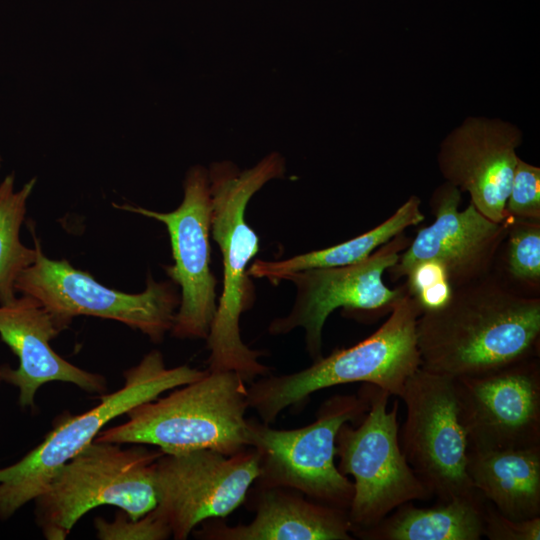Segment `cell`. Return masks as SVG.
<instances>
[{
	"label": "cell",
	"mask_w": 540,
	"mask_h": 540,
	"mask_svg": "<svg viewBox=\"0 0 540 540\" xmlns=\"http://www.w3.org/2000/svg\"><path fill=\"white\" fill-rule=\"evenodd\" d=\"M467 454L470 481L500 513L515 520L540 516V445L468 448Z\"/></svg>",
	"instance_id": "d6986e66"
},
{
	"label": "cell",
	"mask_w": 540,
	"mask_h": 540,
	"mask_svg": "<svg viewBox=\"0 0 540 540\" xmlns=\"http://www.w3.org/2000/svg\"><path fill=\"white\" fill-rule=\"evenodd\" d=\"M508 218L491 273L520 294L540 297V221Z\"/></svg>",
	"instance_id": "603a6c76"
},
{
	"label": "cell",
	"mask_w": 540,
	"mask_h": 540,
	"mask_svg": "<svg viewBox=\"0 0 540 540\" xmlns=\"http://www.w3.org/2000/svg\"><path fill=\"white\" fill-rule=\"evenodd\" d=\"M485 502L454 498L424 508L407 502L354 536L365 540H479Z\"/></svg>",
	"instance_id": "ffe728a7"
},
{
	"label": "cell",
	"mask_w": 540,
	"mask_h": 540,
	"mask_svg": "<svg viewBox=\"0 0 540 540\" xmlns=\"http://www.w3.org/2000/svg\"><path fill=\"white\" fill-rule=\"evenodd\" d=\"M461 191L445 182L430 199L432 224L420 229L388 269L393 280L420 263L437 264L453 290L491 273L508 230L509 218L493 221L469 203L459 210Z\"/></svg>",
	"instance_id": "5bb4252c"
},
{
	"label": "cell",
	"mask_w": 540,
	"mask_h": 540,
	"mask_svg": "<svg viewBox=\"0 0 540 540\" xmlns=\"http://www.w3.org/2000/svg\"><path fill=\"white\" fill-rule=\"evenodd\" d=\"M2 161H3V159H2V155H1V153H0V168H1V166H2Z\"/></svg>",
	"instance_id": "f1b7e54d"
},
{
	"label": "cell",
	"mask_w": 540,
	"mask_h": 540,
	"mask_svg": "<svg viewBox=\"0 0 540 540\" xmlns=\"http://www.w3.org/2000/svg\"><path fill=\"white\" fill-rule=\"evenodd\" d=\"M399 397L406 407L400 446L432 496L438 501L486 500L467 474L468 439L455 379L420 367L407 379Z\"/></svg>",
	"instance_id": "30bf717a"
},
{
	"label": "cell",
	"mask_w": 540,
	"mask_h": 540,
	"mask_svg": "<svg viewBox=\"0 0 540 540\" xmlns=\"http://www.w3.org/2000/svg\"><path fill=\"white\" fill-rule=\"evenodd\" d=\"M521 143V130L509 122L468 117L441 142L438 168L447 183L469 194L479 212L500 222Z\"/></svg>",
	"instance_id": "2e32d148"
},
{
	"label": "cell",
	"mask_w": 540,
	"mask_h": 540,
	"mask_svg": "<svg viewBox=\"0 0 540 540\" xmlns=\"http://www.w3.org/2000/svg\"><path fill=\"white\" fill-rule=\"evenodd\" d=\"M122 445L93 441L56 472L34 499L44 538L65 539L82 516L99 506L118 507L132 519L156 507L154 468L163 452Z\"/></svg>",
	"instance_id": "8992f818"
},
{
	"label": "cell",
	"mask_w": 540,
	"mask_h": 540,
	"mask_svg": "<svg viewBox=\"0 0 540 540\" xmlns=\"http://www.w3.org/2000/svg\"><path fill=\"white\" fill-rule=\"evenodd\" d=\"M246 382L234 371H209L165 397L127 412L124 423L94 441L155 446L175 454L212 449L226 455L249 447Z\"/></svg>",
	"instance_id": "3957f363"
},
{
	"label": "cell",
	"mask_w": 540,
	"mask_h": 540,
	"mask_svg": "<svg viewBox=\"0 0 540 540\" xmlns=\"http://www.w3.org/2000/svg\"><path fill=\"white\" fill-rule=\"evenodd\" d=\"M421 368L454 379L539 357L540 297L520 294L492 273L455 288L416 322Z\"/></svg>",
	"instance_id": "6da1fadb"
},
{
	"label": "cell",
	"mask_w": 540,
	"mask_h": 540,
	"mask_svg": "<svg viewBox=\"0 0 540 540\" xmlns=\"http://www.w3.org/2000/svg\"><path fill=\"white\" fill-rule=\"evenodd\" d=\"M37 257L18 276L15 288L37 299L65 328L76 316L118 321L159 343L172 328L180 303L177 285L151 275L140 293H125L99 283L69 261L48 258L31 228Z\"/></svg>",
	"instance_id": "9c48e42d"
},
{
	"label": "cell",
	"mask_w": 540,
	"mask_h": 540,
	"mask_svg": "<svg viewBox=\"0 0 540 540\" xmlns=\"http://www.w3.org/2000/svg\"><path fill=\"white\" fill-rule=\"evenodd\" d=\"M369 408L359 395L327 399L314 422L297 429H274L248 420V444L259 454L263 487H286L311 500L348 511L353 482L335 464L336 436L345 423L360 421Z\"/></svg>",
	"instance_id": "52a82bcc"
},
{
	"label": "cell",
	"mask_w": 540,
	"mask_h": 540,
	"mask_svg": "<svg viewBox=\"0 0 540 540\" xmlns=\"http://www.w3.org/2000/svg\"><path fill=\"white\" fill-rule=\"evenodd\" d=\"M483 536L489 540H539L540 516L525 520L511 519L486 500Z\"/></svg>",
	"instance_id": "4316f807"
},
{
	"label": "cell",
	"mask_w": 540,
	"mask_h": 540,
	"mask_svg": "<svg viewBox=\"0 0 540 540\" xmlns=\"http://www.w3.org/2000/svg\"><path fill=\"white\" fill-rule=\"evenodd\" d=\"M36 182L33 177L16 189L14 172L0 182V304H8L17 297V278L37 257L36 247H27L20 237L27 202Z\"/></svg>",
	"instance_id": "7402d4cb"
},
{
	"label": "cell",
	"mask_w": 540,
	"mask_h": 540,
	"mask_svg": "<svg viewBox=\"0 0 540 540\" xmlns=\"http://www.w3.org/2000/svg\"><path fill=\"white\" fill-rule=\"evenodd\" d=\"M455 381L468 448L540 445L539 357Z\"/></svg>",
	"instance_id": "9a60e30c"
},
{
	"label": "cell",
	"mask_w": 540,
	"mask_h": 540,
	"mask_svg": "<svg viewBox=\"0 0 540 540\" xmlns=\"http://www.w3.org/2000/svg\"><path fill=\"white\" fill-rule=\"evenodd\" d=\"M420 314L407 289L388 319L364 340L336 349L298 372L265 375L251 382L247 387L249 408L270 424L288 407L332 386L360 382L400 396L407 379L421 366L416 335Z\"/></svg>",
	"instance_id": "277c9868"
},
{
	"label": "cell",
	"mask_w": 540,
	"mask_h": 540,
	"mask_svg": "<svg viewBox=\"0 0 540 540\" xmlns=\"http://www.w3.org/2000/svg\"><path fill=\"white\" fill-rule=\"evenodd\" d=\"M204 523V522H203ZM348 511L308 500L286 487H263L248 524L208 520L195 535L207 540H351Z\"/></svg>",
	"instance_id": "ac0fdd59"
},
{
	"label": "cell",
	"mask_w": 540,
	"mask_h": 540,
	"mask_svg": "<svg viewBox=\"0 0 540 540\" xmlns=\"http://www.w3.org/2000/svg\"><path fill=\"white\" fill-rule=\"evenodd\" d=\"M369 408L357 427L343 424L336 436L338 469L353 477L348 509L352 534L369 529L398 506L433 498L408 464L399 441L398 402L388 411L389 393L365 384Z\"/></svg>",
	"instance_id": "ba28073f"
},
{
	"label": "cell",
	"mask_w": 540,
	"mask_h": 540,
	"mask_svg": "<svg viewBox=\"0 0 540 540\" xmlns=\"http://www.w3.org/2000/svg\"><path fill=\"white\" fill-rule=\"evenodd\" d=\"M259 476V454L253 448L232 455L212 449L163 453L154 468L155 510L171 536L185 540L200 523L236 510Z\"/></svg>",
	"instance_id": "4fadbf2b"
},
{
	"label": "cell",
	"mask_w": 540,
	"mask_h": 540,
	"mask_svg": "<svg viewBox=\"0 0 540 540\" xmlns=\"http://www.w3.org/2000/svg\"><path fill=\"white\" fill-rule=\"evenodd\" d=\"M420 206V198L412 195L386 220L354 238L284 260H254L249 266L248 274L252 278L266 279L277 285L295 272L360 262L405 229L421 223L425 216Z\"/></svg>",
	"instance_id": "44dd1931"
},
{
	"label": "cell",
	"mask_w": 540,
	"mask_h": 540,
	"mask_svg": "<svg viewBox=\"0 0 540 540\" xmlns=\"http://www.w3.org/2000/svg\"><path fill=\"white\" fill-rule=\"evenodd\" d=\"M6 367L7 365L0 366V383L5 381Z\"/></svg>",
	"instance_id": "83f0119b"
},
{
	"label": "cell",
	"mask_w": 540,
	"mask_h": 540,
	"mask_svg": "<svg viewBox=\"0 0 540 540\" xmlns=\"http://www.w3.org/2000/svg\"><path fill=\"white\" fill-rule=\"evenodd\" d=\"M207 370L168 368L152 350L124 373V385L90 410L65 417L19 461L0 468V520H7L40 495L56 472L91 444L104 427L132 408L201 378Z\"/></svg>",
	"instance_id": "5b68a950"
},
{
	"label": "cell",
	"mask_w": 540,
	"mask_h": 540,
	"mask_svg": "<svg viewBox=\"0 0 540 540\" xmlns=\"http://www.w3.org/2000/svg\"><path fill=\"white\" fill-rule=\"evenodd\" d=\"M66 329L34 297L21 294L0 304V337L17 356L16 369L6 367L5 381L19 391L22 408H33L39 388L49 382L71 383L87 393H102L106 379L58 355L50 341Z\"/></svg>",
	"instance_id": "e0dca14e"
},
{
	"label": "cell",
	"mask_w": 540,
	"mask_h": 540,
	"mask_svg": "<svg viewBox=\"0 0 540 540\" xmlns=\"http://www.w3.org/2000/svg\"><path fill=\"white\" fill-rule=\"evenodd\" d=\"M409 242L402 232L360 262L288 275L285 280L296 286V298L286 316L270 323L269 332L283 335L302 328L308 354L313 361L321 358L324 324L333 311L343 308L349 314L381 316L390 313L404 296L406 284L390 289L383 282V274L397 263Z\"/></svg>",
	"instance_id": "8fae6325"
},
{
	"label": "cell",
	"mask_w": 540,
	"mask_h": 540,
	"mask_svg": "<svg viewBox=\"0 0 540 540\" xmlns=\"http://www.w3.org/2000/svg\"><path fill=\"white\" fill-rule=\"evenodd\" d=\"M405 284L421 313L443 305L453 291L445 272L431 262L414 266L406 275Z\"/></svg>",
	"instance_id": "484cf974"
},
{
	"label": "cell",
	"mask_w": 540,
	"mask_h": 540,
	"mask_svg": "<svg viewBox=\"0 0 540 540\" xmlns=\"http://www.w3.org/2000/svg\"><path fill=\"white\" fill-rule=\"evenodd\" d=\"M212 198L211 236L222 256L223 289L206 338L209 371H234L246 383L268 375L259 362L262 351L249 348L241 338L240 318L255 303V287L248 274L259 251V237L246 220L249 201L266 183L282 178L285 158L271 152L253 167L241 170L229 160L208 168Z\"/></svg>",
	"instance_id": "7a4b0ae2"
},
{
	"label": "cell",
	"mask_w": 540,
	"mask_h": 540,
	"mask_svg": "<svg viewBox=\"0 0 540 540\" xmlns=\"http://www.w3.org/2000/svg\"><path fill=\"white\" fill-rule=\"evenodd\" d=\"M94 527L100 540H164L171 536L169 525L155 508L138 519L119 510L111 521L95 518Z\"/></svg>",
	"instance_id": "cb8c5ba5"
},
{
	"label": "cell",
	"mask_w": 540,
	"mask_h": 540,
	"mask_svg": "<svg viewBox=\"0 0 540 540\" xmlns=\"http://www.w3.org/2000/svg\"><path fill=\"white\" fill-rule=\"evenodd\" d=\"M183 199L170 212H158L130 204L115 208L163 223L169 234L173 264L165 267L180 288L172 336L206 339L217 310V280L211 269L212 198L208 168L194 165L183 181Z\"/></svg>",
	"instance_id": "7c38bea8"
},
{
	"label": "cell",
	"mask_w": 540,
	"mask_h": 540,
	"mask_svg": "<svg viewBox=\"0 0 540 540\" xmlns=\"http://www.w3.org/2000/svg\"><path fill=\"white\" fill-rule=\"evenodd\" d=\"M505 216L540 221V168L518 157Z\"/></svg>",
	"instance_id": "d4e9b609"
}]
</instances>
